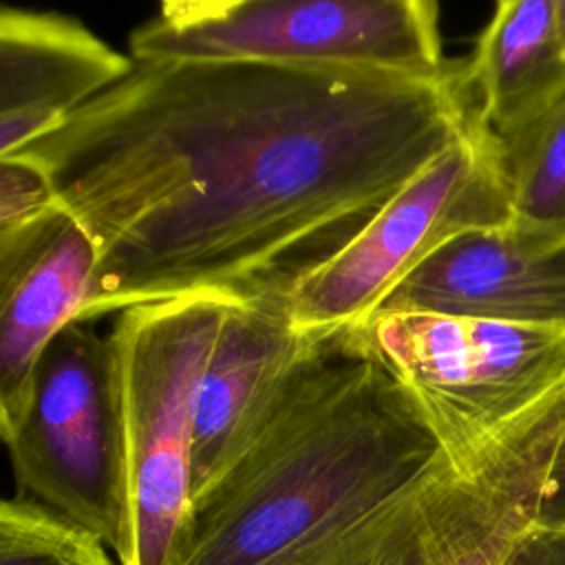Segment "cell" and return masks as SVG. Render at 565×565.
I'll use <instances>...</instances> for the list:
<instances>
[{"mask_svg": "<svg viewBox=\"0 0 565 565\" xmlns=\"http://www.w3.org/2000/svg\"><path fill=\"white\" fill-rule=\"evenodd\" d=\"M15 494L99 534L121 523V433L108 335L71 322L40 355L20 419L0 433Z\"/></svg>", "mask_w": 565, "mask_h": 565, "instance_id": "cell-8", "label": "cell"}, {"mask_svg": "<svg viewBox=\"0 0 565 565\" xmlns=\"http://www.w3.org/2000/svg\"><path fill=\"white\" fill-rule=\"evenodd\" d=\"M565 417L477 455L444 448L362 516L280 565H501L541 514Z\"/></svg>", "mask_w": 565, "mask_h": 565, "instance_id": "cell-4", "label": "cell"}, {"mask_svg": "<svg viewBox=\"0 0 565 565\" xmlns=\"http://www.w3.org/2000/svg\"><path fill=\"white\" fill-rule=\"evenodd\" d=\"M472 121L463 62L419 79L159 60L15 154L95 243L75 322L199 296L287 309Z\"/></svg>", "mask_w": 565, "mask_h": 565, "instance_id": "cell-1", "label": "cell"}, {"mask_svg": "<svg viewBox=\"0 0 565 565\" xmlns=\"http://www.w3.org/2000/svg\"><path fill=\"white\" fill-rule=\"evenodd\" d=\"M441 450L364 322L311 331L249 437L194 494L179 565H280L380 505Z\"/></svg>", "mask_w": 565, "mask_h": 565, "instance_id": "cell-2", "label": "cell"}, {"mask_svg": "<svg viewBox=\"0 0 565 565\" xmlns=\"http://www.w3.org/2000/svg\"><path fill=\"white\" fill-rule=\"evenodd\" d=\"M95 265V243L68 214L26 263L0 276V433L20 419L49 342L86 305Z\"/></svg>", "mask_w": 565, "mask_h": 565, "instance_id": "cell-13", "label": "cell"}, {"mask_svg": "<svg viewBox=\"0 0 565 565\" xmlns=\"http://www.w3.org/2000/svg\"><path fill=\"white\" fill-rule=\"evenodd\" d=\"M135 60L79 20L0 9V157L24 150L68 115L126 79Z\"/></svg>", "mask_w": 565, "mask_h": 565, "instance_id": "cell-10", "label": "cell"}, {"mask_svg": "<svg viewBox=\"0 0 565 565\" xmlns=\"http://www.w3.org/2000/svg\"><path fill=\"white\" fill-rule=\"evenodd\" d=\"M135 62L221 60L347 66L444 79L430 0H170L128 38Z\"/></svg>", "mask_w": 565, "mask_h": 565, "instance_id": "cell-5", "label": "cell"}, {"mask_svg": "<svg viewBox=\"0 0 565 565\" xmlns=\"http://www.w3.org/2000/svg\"><path fill=\"white\" fill-rule=\"evenodd\" d=\"M556 4V29H558V38L565 51V0H554Z\"/></svg>", "mask_w": 565, "mask_h": 565, "instance_id": "cell-18", "label": "cell"}, {"mask_svg": "<svg viewBox=\"0 0 565 565\" xmlns=\"http://www.w3.org/2000/svg\"><path fill=\"white\" fill-rule=\"evenodd\" d=\"M510 223L512 205L497 143L475 117L452 148L294 289L287 313L300 331L362 324L444 245Z\"/></svg>", "mask_w": 565, "mask_h": 565, "instance_id": "cell-7", "label": "cell"}, {"mask_svg": "<svg viewBox=\"0 0 565 565\" xmlns=\"http://www.w3.org/2000/svg\"><path fill=\"white\" fill-rule=\"evenodd\" d=\"M494 143L510 192V225L543 243H565V95L525 132Z\"/></svg>", "mask_w": 565, "mask_h": 565, "instance_id": "cell-14", "label": "cell"}, {"mask_svg": "<svg viewBox=\"0 0 565 565\" xmlns=\"http://www.w3.org/2000/svg\"><path fill=\"white\" fill-rule=\"evenodd\" d=\"M424 311L565 333V243L514 225L463 234L415 269L375 313Z\"/></svg>", "mask_w": 565, "mask_h": 565, "instance_id": "cell-9", "label": "cell"}, {"mask_svg": "<svg viewBox=\"0 0 565 565\" xmlns=\"http://www.w3.org/2000/svg\"><path fill=\"white\" fill-rule=\"evenodd\" d=\"M539 521L550 525H565V426L547 475Z\"/></svg>", "mask_w": 565, "mask_h": 565, "instance_id": "cell-17", "label": "cell"}, {"mask_svg": "<svg viewBox=\"0 0 565 565\" xmlns=\"http://www.w3.org/2000/svg\"><path fill=\"white\" fill-rule=\"evenodd\" d=\"M227 302L124 309L108 333L121 433L117 565H179L194 505L196 391Z\"/></svg>", "mask_w": 565, "mask_h": 565, "instance_id": "cell-3", "label": "cell"}, {"mask_svg": "<svg viewBox=\"0 0 565 565\" xmlns=\"http://www.w3.org/2000/svg\"><path fill=\"white\" fill-rule=\"evenodd\" d=\"M501 565H565V525L534 521L514 541Z\"/></svg>", "mask_w": 565, "mask_h": 565, "instance_id": "cell-16", "label": "cell"}, {"mask_svg": "<svg viewBox=\"0 0 565 565\" xmlns=\"http://www.w3.org/2000/svg\"><path fill=\"white\" fill-rule=\"evenodd\" d=\"M475 117L508 141L536 124L565 95V51L554 0H505L494 7L463 62Z\"/></svg>", "mask_w": 565, "mask_h": 565, "instance_id": "cell-12", "label": "cell"}, {"mask_svg": "<svg viewBox=\"0 0 565 565\" xmlns=\"http://www.w3.org/2000/svg\"><path fill=\"white\" fill-rule=\"evenodd\" d=\"M311 331L294 327L285 307L227 305L205 362L194 406V494L249 437Z\"/></svg>", "mask_w": 565, "mask_h": 565, "instance_id": "cell-11", "label": "cell"}, {"mask_svg": "<svg viewBox=\"0 0 565 565\" xmlns=\"http://www.w3.org/2000/svg\"><path fill=\"white\" fill-rule=\"evenodd\" d=\"M0 565H115L86 525L26 497L0 503Z\"/></svg>", "mask_w": 565, "mask_h": 565, "instance_id": "cell-15", "label": "cell"}, {"mask_svg": "<svg viewBox=\"0 0 565 565\" xmlns=\"http://www.w3.org/2000/svg\"><path fill=\"white\" fill-rule=\"evenodd\" d=\"M364 324L457 455L565 417L563 331L424 311L373 313Z\"/></svg>", "mask_w": 565, "mask_h": 565, "instance_id": "cell-6", "label": "cell"}]
</instances>
